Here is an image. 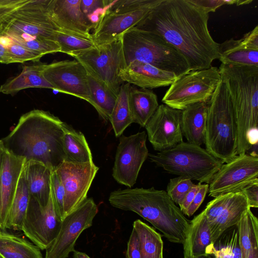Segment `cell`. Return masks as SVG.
I'll list each match as a JSON object with an SVG mask.
<instances>
[{
  "mask_svg": "<svg viewBox=\"0 0 258 258\" xmlns=\"http://www.w3.org/2000/svg\"><path fill=\"white\" fill-rule=\"evenodd\" d=\"M209 14L189 0H162L135 28L159 36L186 59L190 71L210 68L219 43L208 29Z\"/></svg>",
  "mask_w": 258,
  "mask_h": 258,
  "instance_id": "1",
  "label": "cell"
},
{
  "mask_svg": "<svg viewBox=\"0 0 258 258\" xmlns=\"http://www.w3.org/2000/svg\"><path fill=\"white\" fill-rule=\"evenodd\" d=\"M64 122L48 111L34 109L22 115L5 138L4 149L25 162H40L52 171L64 161Z\"/></svg>",
  "mask_w": 258,
  "mask_h": 258,
  "instance_id": "2",
  "label": "cell"
},
{
  "mask_svg": "<svg viewBox=\"0 0 258 258\" xmlns=\"http://www.w3.org/2000/svg\"><path fill=\"white\" fill-rule=\"evenodd\" d=\"M108 201L116 208L141 216L169 241L184 244L190 221L185 218L166 191L154 187L118 189L110 193Z\"/></svg>",
  "mask_w": 258,
  "mask_h": 258,
  "instance_id": "3",
  "label": "cell"
},
{
  "mask_svg": "<svg viewBox=\"0 0 258 258\" xmlns=\"http://www.w3.org/2000/svg\"><path fill=\"white\" fill-rule=\"evenodd\" d=\"M218 70L234 110L237 155L244 154L257 145L258 140V67L221 63Z\"/></svg>",
  "mask_w": 258,
  "mask_h": 258,
  "instance_id": "4",
  "label": "cell"
},
{
  "mask_svg": "<svg viewBox=\"0 0 258 258\" xmlns=\"http://www.w3.org/2000/svg\"><path fill=\"white\" fill-rule=\"evenodd\" d=\"M204 144L206 150L223 163L237 156V124L228 90L222 80L208 102Z\"/></svg>",
  "mask_w": 258,
  "mask_h": 258,
  "instance_id": "5",
  "label": "cell"
},
{
  "mask_svg": "<svg viewBox=\"0 0 258 258\" xmlns=\"http://www.w3.org/2000/svg\"><path fill=\"white\" fill-rule=\"evenodd\" d=\"M126 66L138 60L179 77L190 71L184 57L171 45L153 33L133 28L121 35Z\"/></svg>",
  "mask_w": 258,
  "mask_h": 258,
  "instance_id": "6",
  "label": "cell"
},
{
  "mask_svg": "<svg viewBox=\"0 0 258 258\" xmlns=\"http://www.w3.org/2000/svg\"><path fill=\"white\" fill-rule=\"evenodd\" d=\"M149 159L166 172L199 183H209L223 164L200 146L182 142L156 154H149Z\"/></svg>",
  "mask_w": 258,
  "mask_h": 258,
  "instance_id": "7",
  "label": "cell"
},
{
  "mask_svg": "<svg viewBox=\"0 0 258 258\" xmlns=\"http://www.w3.org/2000/svg\"><path fill=\"white\" fill-rule=\"evenodd\" d=\"M69 55L80 62L89 75L117 96L124 83L119 74L126 67L121 36L110 43Z\"/></svg>",
  "mask_w": 258,
  "mask_h": 258,
  "instance_id": "8",
  "label": "cell"
},
{
  "mask_svg": "<svg viewBox=\"0 0 258 258\" xmlns=\"http://www.w3.org/2000/svg\"><path fill=\"white\" fill-rule=\"evenodd\" d=\"M162 0H114L92 34L96 46L110 43L136 27Z\"/></svg>",
  "mask_w": 258,
  "mask_h": 258,
  "instance_id": "9",
  "label": "cell"
},
{
  "mask_svg": "<svg viewBox=\"0 0 258 258\" xmlns=\"http://www.w3.org/2000/svg\"><path fill=\"white\" fill-rule=\"evenodd\" d=\"M221 81L219 70L216 67L190 71L178 77L170 85L162 101L181 110L195 103L207 102Z\"/></svg>",
  "mask_w": 258,
  "mask_h": 258,
  "instance_id": "10",
  "label": "cell"
},
{
  "mask_svg": "<svg viewBox=\"0 0 258 258\" xmlns=\"http://www.w3.org/2000/svg\"><path fill=\"white\" fill-rule=\"evenodd\" d=\"M258 182L257 155H237L223 164L209 183V196L215 198L241 192L247 186Z\"/></svg>",
  "mask_w": 258,
  "mask_h": 258,
  "instance_id": "11",
  "label": "cell"
},
{
  "mask_svg": "<svg viewBox=\"0 0 258 258\" xmlns=\"http://www.w3.org/2000/svg\"><path fill=\"white\" fill-rule=\"evenodd\" d=\"M145 131L119 137L112 176L119 184L131 188L136 183L141 168L148 156Z\"/></svg>",
  "mask_w": 258,
  "mask_h": 258,
  "instance_id": "12",
  "label": "cell"
},
{
  "mask_svg": "<svg viewBox=\"0 0 258 258\" xmlns=\"http://www.w3.org/2000/svg\"><path fill=\"white\" fill-rule=\"evenodd\" d=\"M98 212L92 198L87 199L61 221L59 232L46 249L45 258H67L74 251L75 245L81 233L91 227Z\"/></svg>",
  "mask_w": 258,
  "mask_h": 258,
  "instance_id": "13",
  "label": "cell"
},
{
  "mask_svg": "<svg viewBox=\"0 0 258 258\" xmlns=\"http://www.w3.org/2000/svg\"><path fill=\"white\" fill-rule=\"evenodd\" d=\"M61 221L55 211L51 194L45 206L30 196L21 230L40 249H46L56 237Z\"/></svg>",
  "mask_w": 258,
  "mask_h": 258,
  "instance_id": "14",
  "label": "cell"
},
{
  "mask_svg": "<svg viewBox=\"0 0 258 258\" xmlns=\"http://www.w3.org/2000/svg\"><path fill=\"white\" fill-rule=\"evenodd\" d=\"M99 170L93 161L74 163L63 161L54 170L65 190V217L87 198V194Z\"/></svg>",
  "mask_w": 258,
  "mask_h": 258,
  "instance_id": "15",
  "label": "cell"
},
{
  "mask_svg": "<svg viewBox=\"0 0 258 258\" xmlns=\"http://www.w3.org/2000/svg\"><path fill=\"white\" fill-rule=\"evenodd\" d=\"M42 74L53 90L89 103L88 73L78 61L64 60L44 63Z\"/></svg>",
  "mask_w": 258,
  "mask_h": 258,
  "instance_id": "16",
  "label": "cell"
},
{
  "mask_svg": "<svg viewBox=\"0 0 258 258\" xmlns=\"http://www.w3.org/2000/svg\"><path fill=\"white\" fill-rule=\"evenodd\" d=\"M182 110L165 104L159 105L145 127L148 140L156 151L169 149L183 142Z\"/></svg>",
  "mask_w": 258,
  "mask_h": 258,
  "instance_id": "17",
  "label": "cell"
},
{
  "mask_svg": "<svg viewBox=\"0 0 258 258\" xmlns=\"http://www.w3.org/2000/svg\"><path fill=\"white\" fill-rule=\"evenodd\" d=\"M80 2L81 0H51L48 15L60 31L93 39L90 32L93 28L81 10Z\"/></svg>",
  "mask_w": 258,
  "mask_h": 258,
  "instance_id": "18",
  "label": "cell"
},
{
  "mask_svg": "<svg viewBox=\"0 0 258 258\" xmlns=\"http://www.w3.org/2000/svg\"><path fill=\"white\" fill-rule=\"evenodd\" d=\"M25 163L24 159L15 156L4 149L0 169V228L2 231L6 229L10 208Z\"/></svg>",
  "mask_w": 258,
  "mask_h": 258,
  "instance_id": "19",
  "label": "cell"
},
{
  "mask_svg": "<svg viewBox=\"0 0 258 258\" xmlns=\"http://www.w3.org/2000/svg\"><path fill=\"white\" fill-rule=\"evenodd\" d=\"M123 83L142 89H153L170 85L178 77L171 72L138 60L128 64L119 74Z\"/></svg>",
  "mask_w": 258,
  "mask_h": 258,
  "instance_id": "20",
  "label": "cell"
},
{
  "mask_svg": "<svg viewBox=\"0 0 258 258\" xmlns=\"http://www.w3.org/2000/svg\"><path fill=\"white\" fill-rule=\"evenodd\" d=\"M24 171L30 196L45 206L50 196L52 171L40 162L30 160L25 162Z\"/></svg>",
  "mask_w": 258,
  "mask_h": 258,
  "instance_id": "21",
  "label": "cell"
},
{
  "mask_svg": "<svg viewBox=\"0 0 258 258\" xmlns=\"http://www.w3.org/2000/svg\"><path fill=\"white\" fill-rule=\"evenodd\" d=\"M208 102L195 103L182 110L181 129L187 142L204 144Z\"/></svg>",
  "mask_w": 258,
  "mask_h": 258,
  "instance_id": "22",
  "label": "cell"
},
{
  "mask_svg": "<svg viewBox=\"0 0 258 258\" xmlns=\"http://www.w3.org/2000/svg\"><path fill=\"white\" fill-rule=\"evenodd\" d=\"M213 243L209 222L202 212L190 221L187 237L183 244L184 258L207 254L208 247Z\"/></svg>",
  "mask_w": 258,
  "mask_h": 258,
  "instance_id": "23",
  "label": "cell"
},
{
  "mask_svg": "<svg viewBox=\"0 0 258 258\" xmlns=\"http://www.w3.org/2000/svg\"><path fill=\"white\" fill-rule=\"evenodd\" d=\"M250 209L246 196L242 192L233 194L220 215L209 223L213 243L228 228L237 225L243 214Z\"/></svg>",
  "mask_w": 258,
  "mask_h": 258,
  "instance_id": "24",
  "label": "cell"
},
{
  "mask_svg": "<svg viewBox=\"0 0 258 258\" xmlns=\"http://www.w3.org/2000/svg\"><path fill=\"white\" fill-rule=\"evenodd\" d=\"M43 66L44 63H40L23 66L20 74L8 79L1 86L0 92L14 95L22 90L30 88L53 90V87L43 75Z\"/></svg>",
  "mask_w": 258,
  "mask_h": 258,
  "instance_id": "25",
  "label": "cell"
},
{
  "mask_svg": "<svg viewBox=\"0 0 258 258\" xmlns=\"http://www.w3.org/2000/svg\"><path fill=\"white\" fill-rule=\"evenodd\" d=\"M133 122L145 127L159 106L157 95L151 90L131 86L128 96Z\"/></svg>",
  "mask_w": 258,
  "mask_h": 258,
  "instance_id": "26",
  "label": "cell"
},
{
  "mask_svg": "<svg viewBox=\"0 0 258 258\" xmlns=\"http://www.w3.org/2000/svg\"><path fill=\"white\" fill-rule=\"evenodd\" d=\"M63 129L64 161L74 163L93 161L91 151L84 134L65 122Z\"/></svg>",
  "mask_w": 258,
  "mask_h": 258,
  "instance_id": "27",
  "label": "cell"
},
{
  "mask_svg": "<svg viewBox=\"0 0 258 258\" xmlns=\"http://www.w3.org/2000/svg\"><path fill=\"white\" fill-rule=\"evenodd\" d=\"M219 52L222 64L258 67V50L246 48L240 39L231 38L219 44Z\"/></svg>",
  "mask_w": 258,
  "mask_h": 258,
  "instance_id": "28",
  "label": "cell"
},
{
  "mask_svg": "<svg viewBox=\"0 0 258 258\" xmlns=\"http://www.w3.org/2000/svg\"><path fill=\"white\" fill-rule=\"evenodd\" d=\"M0 255L3 258H43L40 249L25 239L0 232Z\"/></svg>",
  "mask_w": 258,
  "mask_h": 258,
  "instance_id": "29",
  "label": "cell"
},
{
  "mask_svg": "<svg viewBox=\"0 0 258 258\" xmlns=\"http://www.w3.org/2000/svg\"><path fill=\"white\" fill-rule=\"evenodd\" d=\"M30 198V195L26 180L24 166L10 208L6 229L13 228L21 230Z\"/></svg>",
  "mask_w": 258,
  "mask_h": 258,
  "instance_id": "30",
  "label": "cell"
},
{
  "mask_svg": "<svg viewBox=\"0 0 258 258\" xmlns=\"http://www.w3.org/2000/svg\"><path fill=\"white\" fill-rule=\"evenodd\" d=\"M133 228L138 236L142 258H163V243L159 233L139 219L134 222Z\"/></svg>",
  "mask_w": 258,
  "mask_h": 258,
  "instance_id": "31",
  "label": "cell"
},
{
  "mask_svg": "<svg viewBox=\"0 0 258 258\" xmlns=\"http://www.w3.org/2000/svg\"><path fill=\"white\" fill-rule=\"evenodd\" d=\"M212 258H242L237 225L226 229L206 250Z\"/></svg>",
  "mask_w": 258,
  "mask_h": 258,
  "instance_id": "32",
  "label": "cell"
},
{
  "mask_svg": "<svg viewBox=\"0 0 258 258\" xmlns=\"http://www.w3.org/2000/svg\"><path fill=\"white\" fill-rule=\"evenodd\" d=\"M131 85L123 83L120 87L116 100L109 120L115 137L121 136L124 130L133 123L128 103Z\"/></svg>",
  "mask_w": 258,
  "mask_h": 258,
  "instance_id": "33",
  "label": "cell"
},
{
  "mask_svg": "<svg viewBox=\"0 0 258 258\" xmlns=\"http://www.w3.org/2000/svg\"><path fill=\"white\" fill-rule=\"evenodd\" d=\"M90 103L105 120H109L117 96L88 74Z\"/></svg>",
  "mask_w": 258,
  "mask_h": 258,
  "instance_id": "34",
  "label": "cell"
},
{
  "mask_svg": "<svg viewBox=\"0 0 258 258\" xmlns=\"http://www.w3.org/2000/svg\"><path fill=\"white\" fill-rule=\"evenodd\" d=\"M54 41L59 45L60 52L70 55L90 49L96 46L93 39L68 34L58 31L54 35Z\"/></svg>",
  "mask_w": 258,
  "mask_h": 258,
  "instance_id": "35",
  "label": "cell"
},
{
  "mask_svg": "<svg viewBox=\"0 0 258 258\" xmlns=\"http://www.w3.org/2000/svg\"><path fill=\"white\" fill-rule=\"evenodd\" d=\"M0 43L7 49L12 63L38 61L43 55L14 42L5 33L0 32Z\"/></svg>",
  "mask_w": 258,
  "mask_h": 258,
  "instance_id": "36",
  "label": "cell"
},
{
  "mask_svg": "<svg viewBox=\"0 0 258 258\" xmlns=\"http://www.w3.org/2000/svg\"><path fill=\"white\" fill-rule=\"evenodd\" d=\"M194 184L190 179L178 176L170 179L166 192L175 204L179 205Z\"/></svg>",
  "mask_w": 258,
  "mask_h": 258,
  "instance_id": "37",
  "label": "cell"
},
{
  "mask_svg": "<svg viewBox=\"0 0 258 258\" xmlns=\"http://www.w3.org/2000/svg\"><path fill=\"white\" fill-rule=\"evenodd\" d=\"M51 194L56 215L62 221L65 218L64 204L65 190L55 171L51 174Z\"/></svg>",
  "mask_w": 258,
  "mask_h": 258,
  "instance_id": "38",
  "label": "cell"
},
{
  "mask_svg": "<svg viewBox=\"0 0 258 258\" xmlns=\"http://www.w3.org/2000/svg\"><path fill=\"white\" fill-rule=\"evenodd\" d=\"M233 194L220 195L209 202L202 211L209 224L215 220L228 205Z\"/></svg>",
  "mask_w": 258,
  "mask_h": 258,
  "instance_id": "39",
  "label": "cell"
},
{
  "mask_svg": "<svg viewBox=\"0 0 258 258\" xmlns=\"http://www.w3.org/2000/svg\"><path fill=\"white\" fill-rule=\"evenodd\" d=\"M189 2L207 13L214 12L219 7L225 5H236L237 0H189Z\"/></svg>",
  "mask_w": 258,
  "mask_h": 258,
  "instance_id": "40",
  "label": "cell"
},
{
  "mask_svg": "<svg viewBox=\"0 0 258 258\" xmlns=\"http://www.w3.org/2000/svg\"><path fill=\"white\" fill-rule=\"evenodd\" d=\"M209 184H201L200 188L195 196L192 202L186 210L185 215L188 217L191 216L198 209L203 203L207 193L208 191Z\"/></svg>",
  "mask_w": 258,
  "mask_h": 258,
  "instance_id": "41",
  "label": "cell"
},
{
  "mask_svg": "<svg viewBox=\"0 0 258 258\" xmlns=\"http://www.w3.org/2000/svg\"><path fill=\"white\" fill-rule=\"evenodd\" d=\"M127 256L128 258H142L139 240L133 228L127 243Z\"/></svg>",
  "mask_w": 258,
  "mask_h": 258,
  "instance_id": "42",
  "label": "cell"
},
{
  "mask_svg": "<svg viewBox=\"0 0 258 258\" xmlns=\"http://www.w3.org/2000/svg\"><path fill=\"white\" fill-rule=\"evenodd\" d=\"M241 192L246 196L250 208L258 207V182L247 186Z\"/></svg>",
  "mask_w": 258,
  "mask_h": 258,
  "instance_id": "43",
  "label": "cell"
},
{
  "mask_svg": "<svg viewBox=\"0 0 258 258\" xmlns=\"http://www.w3.org/2000/svg\"><path fill=\"white\" fill-rule=\"evenodd\" d=\"M109 0H81L80 8L82 13L87 16L99 8L105 6Z\"/></svg>",
  "mask_w": 258,
  "mask_h": 258,
  "instance_id": "44",
  "label": "cell"
},
{
  "mask_svg": "<svg viewBox=\"0 0 258 258\" xmlns=\"http://www.w3.org/2000/svg\"><path fill=\"white\" fill-rule=\"evenodd\" d=\"M240 41L247 48L258 50V27L256 26L250 32L245 34Z\"/></svg>",
  "mask_w": 258,
  "mask_h": 258,
  "instance_id": "45",
  "label": "cell"
},
{
  "mask_svg": "<svg viewBox=\"0 0 258 258\" xmlns=\"http://www.w3.org/2000/svg\"><path fill=\"white\" fill-rule=\"evenodd\" d=\"M201 184V183H199L198 184H194L187 193L183 201L179 205L180 207L179 208L183 214H185L188 206L194 200L195 195L200 188Z\"/></svg>",
  "mask_w": 258,
  "mask_h": 258,
  "instance_id": "46",
  "label": "cell"
},
{
  "mask_svg": "<svg viewBox=\"0 0 258 258\" xmlns=\"http://www.w3.org/2000/svg\"><path fill=\"white\" fill-rule=\"evenodd\" d=\"M0 63L5 64L11 63L8 51L5 47L0 43Z\"/></svg>",
  "mask_w": 258,
  "mask_h": 258,
  "instance_id": "47",
  "label": "cell"
},
{
  "mask_svg": "<svg viewBox=\"0 0 258 258\" xmlns=\"http://www.w3.org/2000/svg\"><path fill=\"white\" fill-rule=\"evenodd\" d=\"M73 252V258H91L84 252L76 250H75Z\"/></svg>",
  "mask_w": 258,
  "mask_h": 258,
  "instance_id": "48",
  "label": "cell"
},
{
  "mask_svg": "<svg viewBox=\"0 0 258 258\" xmlns=\"http://www.w3.org/2000/svg\"><path fill=\"white\" fill-rule=\"evenodd\" d=\"M4 148L2 141H1V140H0V162H1V158H2V154L4 151Z\"/></svg>",
  "mask_w": 258,
  "mask_h": 258,
  "instance_id": "49",
  "label": "cell"
},
{
  "mask_svg": "<svg viewBox=\"0 0 258 258\" xmlns=\"http://www.w3.org/2000/svg\"><path fill=\"white\" fill-rule=\"evenodd\" d=\"M193 258H212V257L209 254H207Z\"/></svg>",
  "mask_w": 258,
  "mask_h": 258,
  "instance_id": "50",
  "label": "cell"
},
{
  "mask_svg": "<svg viewBox=\"0 0 258 258\" xmlns=\"http://www.w3.org/2000/svg\"><path fill=\"white\" fill-rule=\"evenodd\" d=\"M0 258H3V257L0 255Z\"/></svg>",
  "mask_w": 258,
  "mask_h": 258,
  "instance_id": "51",
  "label": "cell"
}]
</instances>
